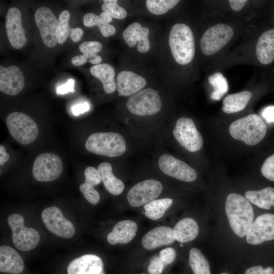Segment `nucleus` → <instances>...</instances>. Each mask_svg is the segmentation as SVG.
I'll list each match as a JSON object with an SVG mask.
<instances>
[{"instance_id": "obj_1", "label": "nucleus", "mask_w": 274, "mask_h": 274, "mask_svg": "<svg viewBox=\"0 0 274 274\" xmlns=\"http://www.w3.org/2000/svg\"><path fill=\"white\" fill-rule=\"evenodd\" d=\"M225 211L234 233L241 238L246 236L254 219L253 209L250 202L240 194L231 193L226 198Z\"/></svg>"}, {"instance_id": "obj_2", "label": "nucleus", "mask_w": 274, "mask_h": 274, "mask_svg": "<svg viewBox=\"0 0 274 274\" xmlns=\"http://www.w3.org/2000/svg\"><path fill=\"white\" fill-rule=\"evenodd\" d=\"M168 43L175 61L186 65L193 59L195 54V41L190 28L184 23L174 25L169 32Z\"/></svg>"}, {"instance_id": "obj_3", "label": "nucleus", "mask_w": 274, "mask_h": 274, "mask_svg": "<svg viewBox=\"0 0 274 274\" xmlns=\"http://www.w3.org/2000/svg\"><path fill=\"white\" fill-rule=\"evenodd\" d=\"M229 131L233 138L253 146L263 139L267 127L259 116L251 114L233 121L229 126Z\"/></svg>"}, {"instance_id": "obj_4", "label": "nucleus", "mask_w": 274, "mask_h": 274, "mask_svg": "<svg viewBox=\"0 0 274 274\" xmlns=\"http://www.w3.org/2000/svg\"><path fill=\"white\" fill-rule=\"evenodd\" d=\"M85 148L92 153L114 157L124 154L126 146L125 140L121 134L108 132H96L90 135L85 143Z\"/></svg>"}, {"instance_id": "obj_5", "label": "nucleus", "mask_w": 274, "mask_h": 274, "mask_svg": "<svg viewBox=\"0 0 274 274\" xmlns=\"http://www.w3.org/2000/svg\"><path fill=\"white\" fill-rule=\"evenodd\" d=\"M6 123L11 136L22 145L31 143L39 134L36 123L30 117L23 113H10L6 118Z\"/></svg>"}, {"instance_id": "obj_6", "label": "nucleus", "mask_w": 274, "mask_h": 274, "mask_svg": "<svg viewBox=\"0 0 274 274\" xmlns=\"http://www.w3.org/2000/svg\"><path fill=\"white\" fill-rule=\"evenodd\" d=\"M126 106L132 114L150 116L160 111L162 101L158 91L146 88L131 95L126 101Z\"/></svg>"}, {"instance_id": "obj_7", "label": "nucleus", "mask_w": 274, "mask_h": 274, "mask_svg": "<svg viewBox=\"0 0 274 274\" xmlns=\"http://www.w3.org/2000/svg\"><path fill=\"white\" fill-rule=\"evenodd\" d=\"M12 232V240L15 246L19 250L28 251L38 245L40 234L32 228L24 226V218L20 214H12L7 219Z\"/></svg>"}, {"instance_id": "obj_8", "label": "nucleus", "mask_w": 274, "mask_h": 274, "mask_svg": "<svg viewBox=\"0 0 274 274\" xmlns=\"http://www.w3.org/2000/svg\"><path fill=\"white\" fill-rule=\"evenodd\" d=\"M233 35L232 28L224 24H218L209 28L200 41L202 52L206 55L216 53L227 44Z\"/></svg>"}, {"instance_id": "obj_9", "label": "nucleus", "mask_w": 274, "mask_h": 274, "mask_svg": "<svg viewBox=\"0 0 274 274\" xmlns=\"http://www.w3.org/2000/svg\"><path fill=\"white\" fill-rule=\"evenodd\" d=\"M176 124L173 134L183 147L191 152H196L202 148V135L191 118L181 117L177 120Z\"/></svg>"}, {"instance_id": "obj_10", "label": "nucleus", "mask_w": 274, "mask_h": 274, "mask_svg": "<svg viewBox=\"0 0 274 274\" xmlns=\"http://www.w3.org/2000/svg\"><path fill=\"white\" fill-rule=\"evenodd\" d=\"M62 169V161L59 156L51 153H44L35 160L32 175L38 181L50 182L59 177Z\"/></svg>"}, {"instance_id": "obj_11", "label": "nucleus", "mask_w": 274, "mask_h": 274, "mask_svg": "<svg viewBox=\"0 0 274 274\" xmlns=\"http://www.w3.org/2000/svg\"><path fill=\"white\" fill-rule=\"evenodd\" d=\"M35 19L44 44L49 48L55 47L58 43L59 22L54 13L49 8L41 7L36 10Z\"/></svg>"}, {"instance_id": "obj_12", "label": "nucleus", "mask_w": 274, "mask_h": 274, "mask_svg": "<svg viewBox=\"0 0 274 274\" xmlns=\"http://www.w3.org/2000/svg\"><path fill=\"white\" fill-rule=\"evenodd\" d=\"M162 189V185L159 181L154 179L146 180L138 183L129 189L127 199L132 207H141L157 198Z\"/></svg>"}, {"instance_id": "obj_13", "label": "nucleus", "mask_w": 274, "mask_h": 274, "mask_svg": "<svg viewBox=\"0 0 274 274\" xmlns=\"http://www.w3.org/2000/svg\"><path fill=\"white\" fill-rule=\"evenodd\" d=\"M41 216L47 229L54 234L64 238H71L75 235L76 229L74 225L63 216L57 207L45 208Z\"/></svg>"}, {"instance_id": "obj_14", "label": "nucleus", "mask_w": 274, "mask_h": 274, "mask_svg": "<svg viewBox=\"0 0 274 274\" xmlns=\"http://www.w3.org/2000/svg\"><path fill=\"white\" fill-rule=\"evenodd\" d=\"M158 166L164 174L181 181L192 182L197 178V173L193 168L169 154L160 156Z\"/></svg>"}, {"instance_id": "obj_15", "label": "nucleus", "mask_w": 274, "mask_h": 274, "mask_svg": "<svg viewBox=\"0 0 274 274\" xmlns=\"http://www.w3.org/2000/svg\"><path fill=\"white\" fill-rule=\"evenodd\" d=\"M274 239V214L266 213L259 216L253 222L246 235L247 243L259 245Z\"/></svg>"}, {"instance_id": "obj_16", "label": "nucleus", "mask_w": 274, "mask_h": 274, "mask_svg": "<svg viewBox=\"0 0 274 274\" xmlns=\"http://www.w3.org/2000/svg\"><path fill=\"white\" fill-rule=\"evenodd\" d=\"M6 29L7 35L11 46L19 49L27 42L21 22V14L16 7L9 9L6 17Z\"/></svg>"}, {"instance_id": "obj_17", "label": "nucleus", "mask_w": 274, "mask_h": 274, "mask_svg": "<svg viewBox=\"0 0 274 274\" xmlns=\"http://www.w3.org/2000/svg\"><path fill=\"white\" fill-rule=\"evenodd\" d=\"M25 80L19 68L15 65L0 66V90L9 95L18 94L24 87Z\"/></svg>"}, {"instance_id": "obj_18", "label": "nucleus", "mask_w": 274, "mask_h": 274, "mask_svg": "<svg viewBox=\"0 0 274 274\" xmlns=\"http://www.w3.org/2000/svg\"><path fill=\"white\" fill-rule=\"evenodd\" d=\"M150 30L147 27H143L137 22L130 24L123 31L122 36L130 47H133L138 42V50L141 53L148 52L150 48L149 40Z\"/></svg>"}, {"instance_id": "obj_19", "label": "nucleus", "mask_w": 274, "mask_h": 274, "mask_svg": "<svg viewBox=\"0 0 274 274\" xmlns=\"http://www.w3.org/2000/svg\"><path fill=\"white\" fill-rule=\"evenodd\" d=\"M146 83L143 77L129 71L120 72L116 78L117 89L118 95L121 96L134 94L143 89Z\"/></svg>"}, {"instance_id": "obj_20", "label": "nucleus", "mask_w": 274, "mask_h": 274, "mask_svg": "<svg viewBox=\"0 0 274 274\" xmlns=\"http://www.w3.org/2000/svg\"><path fill=\"white\" fill-rule=\"evenodd\" d=\"M104 268L102 260L93 254H86L72 260L68 264V274H97Z\"/></svg>"}, {"instance_id": "obj_21", "label": "nucleus", "mask_w": 274, "mask_h": 274, "mask_svg": "<svg viewBox=\"0 0 274 274\" xmlns=\"http://www.w3.org/2000/svg\"><path fill=\"white\" fill-rule=\"evenodd\" d=\"M175 241L173 229L168 226L156 227L147 232L142 239L143 247L153 250L173 244Z\"/></svg>"}, {"instance_id": "obj_22", "label": "nucleus", "mask_w": 274, "mask_h": 274, "mask_svg": "<svg viewBox=\"0 0 274 274\" xmlns=\"http://www.w3.org/2000/svg\"><path fill=\"white\" fill-rule=\"evenodd\" d=\"M138 230L136 223L131 220H122L114 226L107 235V241L112 245L125 244L130 242L135 236Z\"/></svg>"}, {"instance_id": "obj_23", "label": "nucleus", "mask_w": 274, "mask_h": 274, "mask_svg": "<svg viewBox=\"0 0 274 274\" xmlns=\"http://www.w3.org/2000/svg\"><path fill=\"white\" fill-rule=\"evenodd\" d=\"M24 269V263L22 258L12 247L2 245L0 247V271L18 274Z\"/></svg>"}, {"instance_id": "obj_24", "label": "nucleus", "mask_w": 274, "mask_h": 274, "mask_svg": "<svg viewBox=\"0 0 274 274\" xmlns=\"http://www.w3.org/2000/svg\"><path fill=\"white\" fill-rule=\"evenodd\" d=\"M85 181L79 186V189L86 199L92 204H96L99 201V193L94 187L100 183L101 176L94 167L88 166L84 170Z\"/></svg>"}, {"instance_id": "obj_25", "label": "nucleus", "mask_w": 274, "mask_h": 274, "mask_svg": "<svg viewBox=\"0 0 274 274\" xmlns=\"http://www.w3.org/2000/svg\"><path fill=\"white\" fill-rule=\"evenodd\" d=\"M256 54L260 63L267 64L274 60V28L264 31L259 38Z\"/></svg>"}, {"instance_id": "obj_26", "label": "nucleus", "mask_w": 274, "mask_h": 274, "mask_svg": "<svg viewBox=\"0 0 274 274\" xmlns=\"http://www.w3.org/2000/svg\"><path fill=\"white\" fill-rule=\"evenodd\" d=\"M90 73L100 81L104 91L108 94L113 93L116 89L115 81V70L108 63H99L91 67Z\"/></svg>"}, {"instance_id": "obj_27", "label": "nucleus", "mask_w": 274, "mask_h": 274, "mask_svg": "<svg viewBox=\"0 0 274 274\" xmlns=\"http://www.w3.org/2000/svg\"><path fill=\"white\" fill-rule=\"evenodd\" d=\"M173 230L175 240L184 243L191 241L197 236L199 227L193 219L185 218L176 223Z\"/></svg>"}, {"instance_id": "obj_28", "label": "nucleus", "mask_w": 274, "mask_h": 274, "mask_svg": "<svg viewBox=\"0 0 274 274\" xmlns=\"http://www.w3.org/2000/svg\"><path fill=\"white\" fill-rule=\"evenodd\" d=\"M97 169L107 190L115 195L120 194L124 188V185L121 180L114 175L112 165L109 162H102Z\"/></svg>"}, {"instance_id": "obj_29", "label": "nucleus", "mask_w": 274, "mask_h": 274, "mask_svg": "<svg viewBox=\"0 0 274 274\" xmlns=\"http://www.w3.org/2000/svg\"><path fill=\"white\" fill-rule=\"evenodd\" d=\"M252 96V93L249 91L228 95L223 100V111L230 114L243 110L247 106Z\"/></svg>"}, {"instance_id": "obj_30", "label": "nucleus", "mask_w": 274, "mask_h": 274, "mask_svg": "<svg viewBox=\"0 0 274 274\" xmlns=\"http://www.w3.org/2000/svg\"><path fill=\"white\" fill-rule=\"evenodd\" d=\"M246 198L261 209L268 210L274 207V188L267 187L260 190H249L245 193Z\"/></svg>"}, {"instance_id": "obj_31", "label": "nucleus", "mask_w": 274, "mask_h": 274, "mask_svg": "<svg viewBox=\"0 0 274 274\" xmlns=\"http://www.w3.org/2000/svg\"><path fill=\"white\" fill-rule=\"evenodd\" d=\"M173 202V199L169 198L155 199L144 205L145 211L143 213L150 219L158 220L163 216Z\"/></svg>"}, {"instance_id": "obj_32", "label": "nucleus", "mask_w": 274, "mask_h": 274, "mask_svg": "<svg viewBox=\"0 0 274 274\" xmlns=\"http://www.w3.org/2000/svg\"><path fill=\"white\" fill-rule=\"evenodd\" d=\"M189 264L194 274H211L208 260L196 248L191 249L189 251Z\"/></svg>"}, {"instance_id": "obj_33", "label": "nucleus", "mask_w": 274, "mask_h": 274, "mask_svg": "<svg viewBox=\"0 0 274 274\" xmlns=\"http://www.w3.org/2000/svg\"><path fill=\"white\" fill-rule=\"evenodd\" d=\"M83 24L86 27L97 25L104 37L113 36L116 32L115 27L106 22L99 15L93 13H86L83 17Z\"/></svg>"}, {"instance_id": "obj_34", "label": "nucleus", "mask_w": 274, "mask_h": 274, "mask_svg": "<svg viewBox=\"0 0 274 274\" xmlns=\"http://www.w3.org/2000/svg\"><path fill=\"white\" fill-rule=\"evenodd\" d=\"M208 80L214 88L211 98L214 100H220L228 89L227 79L221 73H216L209 76Z\"/></svg>"}, {"instance_id": "obj_35", "label": "nucleus", "mask_w": 274, "mask_h": 274, "mask_svg": "<svg viewBox=\"0 0 274 274\" xmlns=\"http://www.w3.org/2000/svg\"><path fill=\"white\" fill-rule=\"evenodd\" d=\"M179 2L178 0H147L146 6L150 13L159 15L166 13L174 8Z\"/></svg>"}, {"instance_id": "obj_36", "label": "nucleus", "mask_w": 274, "mask_h": 274, "mask_svg": "<svg viewBox=\"0 0 274 274\" xmlns=\"http://www.w3.org/2000/svg\"><path fill=\"white\" fill-rule=\"evenodd\" d=\"M117 0H105L101 6V9L112 18L123 19L127 15L125 9L119 6Z\"/></svg>"}, {"instance_id": "obj_37", "label": "nucleus", "mask_w": 274, "mask_h": 274, "mask_svg": "<svg viewBox=\"0 0 274 274\" xmlns=\"http://www.w3.org/2000/svg\"><path fill=\"white\" fill-rule=\"evenodd\" d=\"M70 13L67 10L62 11L58 17L59 32L58 43L63 44L70 35L71 27L69 26Z\"/></svg>"}, {"instance_id": "obj_38", "label": "nucleus", "mask_w": 274, "mask_h": 274, "mask_svg": "<svg viewBox=\"0 0 274 274\" xmlns=\"http://www.w3.org/2000/svg\"><path fill=\"white\" fill-rule=\"evenodd\" d=\"M102 61L101 57L97 54H83L74 57L71 60L72 63L76 66L83 65L86 62H89L95 65L99 64Z\"/></svg>"}, {"instance_id": "obj_39", "label": "nucleus", "mask_w": 274, "mask_h": 274, "mask_svg": "<svg viewBox=\"0 0 274 274\" xmlns=\"http://www.w3.org/2000/svg\"><path fill=\"white\" fill-rule=\"evenodd\" d=\"M79 48L83 54H96L100 52L102 46L101 44L97 41H86L81 43Z\"/></svg>"}, {"instance_id": "obj_40", "label": "nucleus", "mask_w": 274, "mask_h": 274, "mask_svg": "<svg viewBox=\"0 0 274 274\" xmlns=\"http://www.w3.org/2000/svg\"><path fill=\"white\" fill-rule=\"evenodd\" d=\"M261 173L267 179L274 181V154L264 161L261 167Z\"/></svg>"}, {"instance_id": "obj_41", "label": "nucleus", "mask_w": 274, "mask_h": 274, "mask_svg": "<svg viewBox=\"0 0 274 274\" xmlns=\"http://www.w3.org/2000/svg\"><path fill=\"white\" fill-rule=\"evenodd\" d=\"M176 256L175 249L171 247H167L162 249L159 254V257L165 266L172 263Z\"/></svg>"}, {"instance_id": "obj_42", "label": "nucleus", "mask_w": 274, "mask_h": 274, "mask_svg": "<svg viewBox=\"0 0 274 274\" xmlns=\"http://www.w3.org/2000/svg\"><path fill=\"white\" fill-rule=\"evenodd\" d=\"M165 265L159 256H154L150 260L148 267L150 274H161Z\"/></svg>"}, {"instance_id": "obj_43", "label": "nucleus", "mask_w": 274, "mask_h": 274, "mask_svg": "<svg viewBox=\"0 0 274 274\" xmlns=\"http://www.w3.org/2000/svg\"><path fill=\"white\" fill-rule=\"evenodd\" d=\"M245 274H274V270L270 266L264 268L261 265H256L248 268Z\"/></svg>"}, {"instance_id": "obj_44", "label": "nucleus", "mask_w": 274, "mask_h": 274, "mask_svg": "<svg viewBox=\"0 0 274 274\" xmlns=\"http://www.w3.org/2000/svg\"><path fill=\"white\" fill-rule=\"evenodd\" d=\"M74 84L75 80L72 79H69L66 83L57 88V94H64L70 92H74L75 91Z\"/></svg>"}, {"instance_id": "obj_45", "label": "nucleus", "mask_w": 274, "mask_h": 274, "mask_svg": "<svg viewBox=\"0 0 274 274\" xmlns=\"http://www.w3.org/2000/svg\"><path fill=\"white\" fill-rule=\"evenodd\" d=\"M89 106L87 102L74 105L72 108V112L74 115L78 116L87 112Z\"/></svg>"}, {"instance_id": "obj_46", "label": "nucleus", "mask_w": 274, "mask_h": 274, "mask_svg": "<svg viewBox=\"0 0 274 274\" xmlns=\"http://www.w3.org/2000/svg\"><path fill=\"white\" fill-rule=\"evenodd\" d=\"M261 115L267 122H274V106L265 108L262 112Z\"/></svg>"}, {"instance_id": "obj_47", "label": "nucleus", "mask_w": 274, "mask_h": 274, "mask_svg": "<svg viewBox=\"0 0 274 274\" xmlns=\"http://www.w3.org/2000/svg\"><path fill=\"white\" fill-rule=\"evenodd\" d=\"M83 35V30L80 27L71 28L69 36L72 40L76 43L79 41Z\"/></svg>"}, {"instance_id": "obj_48", "label": "nucleus", "mask_w": 274, "mask_h": 274, "mask_svg": "<svg viewBox=\"0 0 274 274\" xmlns=\"http://www.w3.org/2000/svg\"><path fill=\"white\" fill-rule=\"evenodd\" d=\"M231 8L235 11H239L242 9L247 3L246 0H230L228 1Z\"/></svg>"}, {"instance_id": "obj_49", "label": "nucleus", "mask_w": 274, "mask_h": 274, "mask_svg": "<svg viewBox=\"0 0 274 274\" xmlns=\"http://www.w3.org/2000/svg\"><path fill=\"white\" fill-rule=\"evenodd\" d=\"M10 158L9 155L7 153L5 148L0 145V165H3Z\"/></svg>"}, {"instance_id": "obj_50", "label": "nucleus", "mask_w": 274, "mask_h": 274, "mask_svg": "<svg viewBox=\"0 0 274 274\" xmlns=\"http://www.w3.org/2000/svg\"><path fill=\"white\" fill-rule=\"evenodd\" d=\"M221 274H228V273H226V272H223V273H221Z\"/></svg>"}, {"instance_id": "obj_51", "label": "nucleus", "mask_w": 274, "mask_h": 274, "mask_svg": "<svg viewBox=\"0 0 274 274\" xmlns=\"http://www.w3.org/2000/svg\"><path fill=\"white\" fill-rule=\"evenodd\" d=\"M97 274H102V273H97Z\"/></svg>"}, {"instance_id": "obj_52", "label": "nucleus", "mask_w": 274, "mask_h": 274, "mask_svg": "<svg viewBox=\"0 0 274 274\" xmlns=\"http://www.w3.org/2000/svg\"><path fill=\"white\" fill-rule=\"evenodd\" d=\"M141 274H146V273H141Z\"/></svg>"}]
</instances>
